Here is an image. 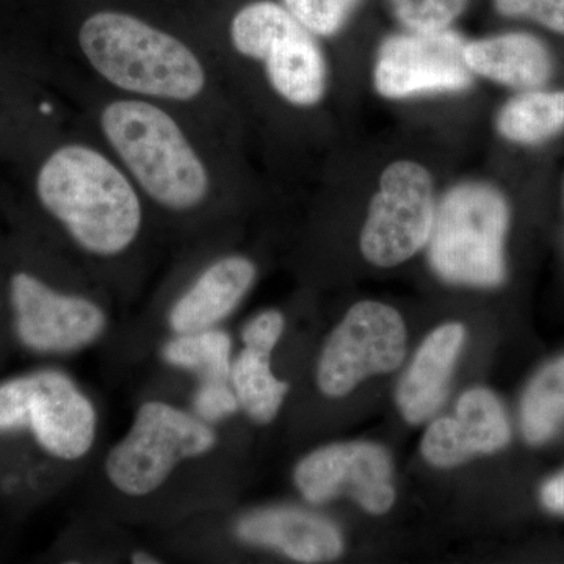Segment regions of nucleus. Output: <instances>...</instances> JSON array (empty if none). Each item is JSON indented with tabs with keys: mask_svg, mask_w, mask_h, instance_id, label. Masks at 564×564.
<instances>
[{
	"mask_svg": "<svg viewBox=\"0 0 564 564\" xmlns=\"http://www.w3.org/2000/svg\"><path fill=\"white\" fill-rule=\"evenodd\" d=\"M527 443H547L564 425V356L545 366L529 384L521 406Z\"/></svg>",
	"mask_w": 564,
	"mask_h": 564,
	"instance_id": "21",
	"label": "nucleus"
},
{
	"mask_svg": "<svg viewBox=\"0 0 564 564\" xmlns=\"http://www.w3.org/2000/svg\"><path fill=\"white\" fill-rule=\"evenodd\" d=\"M229 383L240 408L258 423L272 422L289 392V384L273 373L272 352L248 347L234 359Z\"/></svg>",
	"mask_w": 564,
	"mask_h": 564,
	"instance_id": "19",
	"label": "nucleus"
},
{
	"mask_svg": "<svg viewBox=\"0 0 564 564\" xmlns=\"http://www.w3.org/2000/svg\"><path fill=\"white\" fill-rule=\"evenodd\" d=\"M464 62L473 74L518 90L543 87L554 73L549 47L525 32L470 41L464 46Z\"/></svg>",
	"mask_w": 564,
	"mask_h": 564,
	"instance_id": "17",
	"label": "nucleus"
},
{
	"mask_svg": "<svg viewBox=\"0 0 564 564\" xmlns=\"http://www.w3.org/2000/svg\"><path fill=\"white\" fill-rule=\"evenodd\" d=\"M215 445L217 434L210 423L174 404L150 400L110 448L104 473L118 492L147 497L161 489L182 463L209 454Z\"/></svg>",
	"mask_w": 564,
	"mask_h": 564,
	"instance_id": "7",
	"label": "nucleus"
},
{
	"mask_svg": "<svg viewBox=\"0 0 564 564\" xmlns=\"http://www.w3.org/2000/svg\"><path fill=\"white\" fill-rule=\"evenodd\" d=\"M256 274L254 262L242 254L223 256L209 263L173 304L170 328L176 334L215 328L250 292Z\"/></svg>",
	"mask_w": 564,
	"mask_h": 564,
	"instance_id": "15",
	"label": "nucleus"
},
{
	"mask_svg": "<svg viewBox=\"0 0 564 564\" xmlns=\"http://www.w3.org/2000/svg\"><path fill=\"white\" fill-rule=\"evenodd\" d=\"M9 296L18 340L39 355H68L95 344L106 332L107 315L98 303L58 291L36 274H11Z\"/></svg>",
	"mask_w": 564,
	"mask_h": 564,
	"instance_id": "10",
	"label": "nucleus"
},
{
	"mask_svg": "<svg viewBox=\"0 0 564 564\" xmlns=\"http://www.w3.org/2000/svg\"><path fill=\"white\" fill-rule=\"evenodd\" d=\"M284 315L278 311H263L247 323L242 332L245 347L273 352L284 332Z\"/></svg>",
	"mask_w": 564,
	"mask_h": 564,
	"instance_id": "26",
	"label": "nucleus"
},
{
	"mask_svg": "<svg viewBox=\"0 0 564 564\" xmlns=\"http://www.w3.org/2000/svg\"><path fill=\"white\" fill-rule=\"evenodd\" d=\"M541 502L545 510L564 514V473L549 480L541 489Z\"/></svg>",
	"mask_w": 564,
	"mask_h": 564,
	"instance_id": "27",
	"label": "nucleus"
},
{
	"mask_svg": "<svg viewBox=\"0 0 564 564\" xmlns=\"http://www.w3.org/2000/svg\"><path fill=\"white\" fill-rule=\"evenodd\" d=\"M502 17L532 20L564 36V0H494Z\"/></svg>",
	"mask_w": 564,
	"mask_h": 564,
	"instance_id": "24",
	"label": "nucleus"
},
{
	"mask_svg": "<svg viewBox=\"0 0 564 564\" xmlns=\"http://www.w3.org/2000/svg\"><path fill=\"white\" fill-rule=\"evenodd\" d=\"M464 46L451 29L389 36L375 61V90L388 99L467 90L473 70L464 62Z\"/></svg>",
	"mask_w": 564,
	"mask_h": 564,
	"instance_id": "11",
	"label": "nucleus"
},
{
	"mask_svg": "<svg viewBox=\"0 0 564 564\" xmlns=\"http://www.w3.org/2000/svg\"><path fill=\"white\" fill-rule=\"evenodd\" d=\"M359 0H282L306 31L315 36H333L344 28Z\"/></svg>",
	"mask_w": 564,
	"mask_h": 564,
	"instance_id": "22",
	"label": "nucleus"
},
{
	"mask_svg": "<svg viewBox=\"0 0 564 564\" xmlns=\"http://www.w3.org/2000/svg\"><path fill=\"white\" fill-rule=\"evenodd\" d=\"M193 406L202 421L214 423L236 413L240 404L229 381H202L193 397Z\"/></svg>",
	"mask_w": 564,
	"mask_h": 564,
	"instance_id": "25",
	"label": "nucleus"
},
{
	"mask_svg": "<svg viewBox=\"0 0 564 564\" xmlns=\"http://www.w3.org/2000/svg\"><path fill=\"white\" fill-rule=\"evenodd\" d=\"M77 46L85 65L117 95L163 106H191L212 87L198 51L151 22L117 10L82 22Z\"/></svg>",
	"mask_w": 564,
	"mask_h": 564,
	"instance_id": "3",
	"label": "nucleus"
},
{
	"mask_svg": "<svg viewBox=\"0 0 564 564\" xmlns=\"http://www.w3.org/2000/svg\"><path fill=\"white\" fill-rule=\"evenodd\" d=\"M564 129V91L524 90L505 104L497 131L516 144H538Z\"/></svg>",
	"mask_w": 564,
	"mask_h": 564,
	"instance_id": "18",
	"label": "nucleus"
},
{
	"mask_svg": "<svg viewBox=\"0 0 564 564\" xmlns=\"http://www.w3.org/2000/svg\"><path fill=\"white\" fill-rule=\"evenodd\" d=\"M110 154L144 202L170 214H192L214 196V172L173 107L115 95L98 110Z\"/></svg>",
	"mask_w": 564,
	"mask_h": 564,
	"instance_id": "2",
	"label": "nucleus"
},
{
	"mask_svg": "<svg viewBox=\"0 0 564 564\" xmlns=\"http://www.w3.org/2000/svg\"><path fill=\"white\" fill-rule=\"evenodd\" d=\"M131 562L133 564H158L162 563V560L150 554V552L137 551L131 555Z\"/></svg>",
	"mask_w": 564,
	"mask_h": 564,
	"instance_id": "28",
	"label": "nucleus"
},
{
	"mask_svg": "<svg viewBox=\"0 0 564 564\" xmlns=\"http://www.w3.org/2000/svg\"><path fill=\"white\" fill-rule=\"evenodd\" d=\"M293 481L310 503L350 497L367 513L381 516L395 502L392 463L386 448L372 443L326 445L304 456Z\"/></svg>",
	"mask_w": 564,
	"mask_h": 564,
	"instance_id": "12",
	"label": "nucleus"
},
{
	"mask_svg": "<svg viewBox=\"0 0 564 564\" xmlns=\"http://www.w3.org/2000/svg\"><path fill=\"white\" fill-rule=\"evenodd\" d=\"M406 355L402 315L388 304H355L326 340L317 366L318 389L339 399L366 378L393 372Z\"/></svg>",
	"mask_w": 564,
	"mask_h": 564,
	"instance_id": "9",
	"label": "nucleus"
},
{
	"mask_svg": "<svg viewBox=\"0 0 564 564\" xmlns=\"http://www.w3.org/2000/svg\"><path fill=\"white\" fill-rule=\"evenodd\" d=\"M464 339L462 323H445L423 340L397 389V404L408 422H426L443 406Z\"/></svg>",
	"mask_w": 564,
	"mask_h": 564,
	"instance_id": "16",
	"label": "nucleus"
},
{
	"mask_svg": "<svg viewBox=\"0 0 564 564\" xmlns=\"http://www.w3.org/2000/svg\"><path fill=\"white\" fill-rule=\"evenodd\" d=\"M28 432L44 454L79 462L98 434V411L69 375L41 369L0 381V434Z\"/></svg>",
	"mask_w": 564,
	"mask_h": 564,
	"instance_id": "6",
	"label": "nucleus"
},
{
	"mask_svg": "<svg viewBox=\"0 0 564 564\" xmlns=\"http://www.w3.org/2000/svg\"><path fill=\"white\" fill-rule=\"evenodd\" d=\"M236 534L251 545L274 549L293 562L326 563L343 554L339 529L328 519L299 508H263L239 519Z\"/></svg>",
	"mask_w": 564,
	"mask_h": 564,
	"instance_id": "14",
	"label": "nucleus"
},
{
	"mask_svg": "<svg viewBox=\"0 0 564 564\" xmlns=\"http://www.w3.org/2000/svg\"><path fill=\"white\" fill-rule=\"evenodd\" d=\"M41 207L77 248L111 259L131 250L144 225V198L109 151L87 141L61 144L41 163Z\"/></svg>",
	"mask_w": 564,
	"mask_h": 564,
	"instance_id": "1",
	"label": "nucleus"
},
{
	"mask_svg": "<svg viewBox=\"0 0 564 564\" xmlns=\"http://www.w3.org/2000/svg\"><path fill=\"white\" fill-rule=\"evenodd\" d=\"M436 203L432 174L421 163L386 166L361 232V251L377 267L400 265L430 240Z\"/></svg>",
	"mask_w": 564,
	"mask_h": 564,
	"instance_id": "8",
	"label": "nucleus"
},
{
	"mask_svg": "<svg viewBox=\"0 0 564 564\" xmlns=\"http://www.w3.org/2000/svg\"><path fill=\"white\" fill-rule=\"evenodd\" d=\"M229 40L240 57L261 63L282 101L311 109L325 98L328 66L315 35L282 3L258 0L234 14Z\"/></svg>",
	"mask_w": 564,
	"mask_h": 564,
	"instance_id": "5",
	"label": "nucleus"
},
{
	"mask_svg": "<svg viewBox=\"0 0 564 564\" xmlns=\"http://www.w3.org/2000/svg\"><path fill=\"white\" fill-rule=\"evenodd\" d=\"M510 209L491 185H456L436 207L429 240L434 272L452 284L496 288L505 280Z\"/></svg>",
	"mask_w": 564,
	"mask_h": 564,
	"instance_id": "4",
	"label": "nucleus"
},
{
	"mask_svg": "<svg viewBox=\"0 0 564 564\" xmlns=\"http://www.w3.org/2000/svg\"><path fill=\"white\" fill-rule=\"evenodd\" d=\"M162 358L176 369L198 375L202 381H229L232 340L217 328L181 333L163 345Z\"/></svg>",
	"mask_w": 564,
	"mask_h": 564,
	"instance_id": "20",
	"label": "nucleus"
},
{
	"mask_svg": "<svg viewBox=\"0 0 564 564\" xmlns=\"http://www.w3.org/2000/svg\"><path fill=\"white\" fill-rule=\"evenodd\" d=\"M510 437L500 400L488 389L475 388L459 397L455 417H441L429 426L421 451L432 466L451 469L475 455L502 451Z\"/></svg>",
	"mask_w": 564,
	"mask_h": 564,
	"instance_id": "13",
	"label": "nucleus"
},
{
	"mask_svg": "<svg viewBox=\"0 0 564 564\" xmlns=\"http://www.w3.org/2000/svg\"><path fill=\"white\" fill-rule=\"evenodd\" d=\"M397 18L413 32L444 31L466 9L467 0H391Z\"/></svg>",
	"mask_w": 564,
	"mask_h": 564,
	"instance_id": "23",
	"label": "nucleus"
}]
</instances>
